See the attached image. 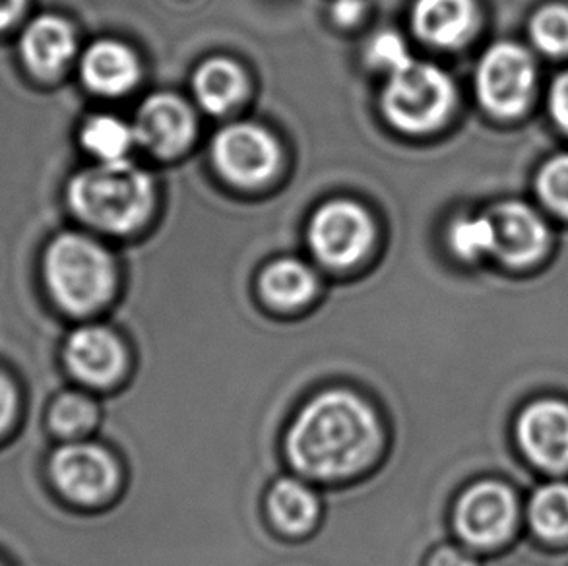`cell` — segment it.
<instances>
[{"label":"cell","mask_w":568,"mask_h":566,"mask_svg":"<svg viewBox=\"0 0 568 566\" xmlns=\"http://www.w3.org/2000/svg\"><path fill=\"white\" fill-rule=\"evenodd\" d=\"M51 474L59 489L82 505L100 503L116 485L115 462L95 444H69L54 452Z\"/></svg>","instance_id":"ba28073f"},{"label":"cell","mask_w":568,"mask_h":566,"mask_svg":"<svg viewBox=\"0 0 568 566\" xmlns=\"http://www.w3.org/2000/svg\"><path fill=\"white\" fill-rule=\"evenodd\" d=\"M77 51V38L69 22L53 14L39 16L26 26L20 53L26 67L38 77H57L69 67Z\"/></svg>","instance_id":"5bb4252c"},{"label":"cell","mask_w":568,"mask_h":566,"mask_svg":"<svg viewBox=\"0 0 568 566\" xmlns=\"http://www.w3.org/2000/svg\"><path fill=\"white\" fill-rule=\"evenodd\" d=\"M453 95V84L443 70L412 61L392 74L384 92V113L402 131H430L450 111Z\"/></svg>","instance_id":"277c9868"},{"label":"cell","mask_w":568,"mask_h":566,"mask_svg":"<svg viewBox=\"0 0 568 566\" xmlns=\"http://www.w3.org/2000/svg\"><path fill=\"white\" fill-rule=\"evenodd\" d=\"M134 139L158 155H173L191 144L194 117L185 101L160 93L146 100L134 121Z\"/></svg>","instance_id":"7c38bea8"},{"label":"cell","mask_w":568,"mask_h":566,"mask_svg":"<svg viewBox=\"0 0 568 566\" xmlns=\"http://www.w3.org/2000/svg\"><path fill=\"white\" fill-rule=\"evenodd\" d=\"M28 0H0V30L14 26L26 10Z\"/></svg>","instance_id":"f546056e"},{"label":"cell","mask_w":568,"mask_h":566,"mask_svg":"<svg viewBox=\"0 0 568 566\" xmlns=\"http://www.w3.org/2000/svg\"><path fill=\"white\" fill-rule=\"evenodd\" d=\"M134 140L131 127L116 117H92L82 129V144L103 163L123 161Z\"/></svg>","instance_id":"ffe728a7"},{"label":"cell","mask_w":568,"mask_h":566,"mask_svg":"<svg viewBox=\"0 0 568 566\" xmlns=\"http://www.w3.org/2000/svg\"><path fill=\"white\" fill-rule=\"evenodd\" d=\"M476 22L471 0H417L414 28L433 46L453 47L468 38Z\"/></svg>","instance_id":"2e32d148"},{"label":"cell","mask_w":568,"mask_h":566,"mask_svg":"<svg viewBox=\"0 0 568 566\" xmlns=\"http://www.w3.org/2000/svg\"><path fill=\"white\" fill-rule=\"evenodd\" d=\"M362 0H336L334 16L342 23H352L362 16Z\"/></svg>","instance_id":"4dcf8cb0"},{"label":"cell","mask_w":568,"mask_h":566,"mask_svg":"<svg viewBox=\"0 0 568 566\" xmlns=\"http://www.w3.org/2000/svg\"><path fill=\"white\" fill-rule=\"evenodd\" d=\"M98 422V407L92 400L80 394H64L51 410V427L64 436L88 433Z\"/></svg>","instance_id":"7402d4cb"},{"label":"cell","mask_w":568,"mask_h":566,"mask_svg":"<svg viewBox=\"0 0 568 566\" xmlns=\"http://www.w3.org/2000/svg\"><path fill=\"white\" fill-rule=\"evenodd\" d=\"M261 290L270 305L295 309L315 295L316 280L303 262L285 259L264 270Z\"/></svg>","instance_id":"d6986e66"},{"label":"cell","mask_w":568,"mask_h":566,"mask_svg":"<svg viewBox=\"0 0 568 566\" xmlns=\"http://www.w3.org/2000/svg\"><path fill=\"white\" fill-rule=\"evenodd\" d=\"M69 202L84 222L123 233L146 220L154 204V186L129 161H111L78 173L69 184Z\"/></svg>","instance_id":"7a4b0ae2"},{"label":"cell","mask_w":568,"mask_h":566,"mask_svg":"<svg viewBox=\"0 0 568 566\" xmlns=\"http://www.w3.org/2000/svg\"><path fill=\"white\" fill-rule=\"evenodd\" d=\"M214 160L233 183L266 181L277 168L280 150L268 132L254 124H231L214 140Z\"/></svg>","instance_id":"9c48e42d"},{"label":"cell","mask_w":568,"mask_h":566,"mask_svg":"<svg viewBox=\"0 0 568 566\" xmlns=\"http://www.w3.org/2000/svg\"><path fill=\"white\" fill-rule=\"evenodd\" d=\"M495 235L493 251L508 264H530L546 251L547 231L539 215L520 202H507L489 215Z\"/></svg>","instance_id":"4fadbf2b"},{"label":"cell","mask_w":568,"mask_h":566,"mask_svg":"<svg viewBox=\"0 0 568 566\" xmlns=\"http://www.w3.org/2000/svg\"><path fill=\"white\" fill-rule=\"evenodd\" d=\"M536 46L551 54L568 53V8L547 7L531 22Z\"/></svg>","instance_id":"cb8c5ba5"},{"label":"cell","mask_w":568,"mask_h":566,"mask_svg":"<svg viewBox=\"0 0 568 566\" xmlns=\"http://www.w3.org/2000/svg\"><path fill=\"white\" fill-rule=\"evenodd\" d=\"M551 113L559 127L568 132V74L555 80L551 88Z\"/></svg>","instance_id":"4316f807"},{"label":"cell","mask_w":568,"mask_h":566,"mask_svg":"<svg viewBox=\"0 0 568 566\" xmlns=\"http://www.w3.org/2000/svg\"><path fill=\"white\" fill-rule=\"evenodd\" d=\"M45 280L59 305L84 314L103 305L113 291V264L92 239L67 233L45 254Z\"/></svg>","instance_id":"3957f363"},{"label":"cell","mask_w":568,"mask_h":566,"mask_svg":"<svg viewBox=\"0 0 568 566\" xmlns=\"http://www.w3.org/2000/svg\"><path fill=\"white\" fill-rule=\"evenodd\" d=\"M308 237L318 261L334 269H346L369 251L373 222L354 202L336 200L316 212Z\"/></svg>","instance_id":"8992f818"},{"label":"cell","mask_w":568,"mask_h":566,"mask_svg":"<svg viewBox=\"0 0 568 566\" xmlns=\"http://www.w3.org/2000/svg\"><path fill=\"white\" fill-rule=\"evenodd\" d=\"M534 62L523 47H491L477 69V93L485 108L499 117L518 115L530 100Z\"/></svg>","instance_id":"5b68a950"},{"label":"cell","mask_w":568,"mask_h":566,"mask_svg":"<svg viewBox=\"0 0 568 566\" xmlns=\"http://www.w3.org/2000/svg\"><path fill=\"white\" fill-rule=\"evenodd\" d=\"M82 77L93 92L116 95L131 90L140 77L136 57L116 41H100L85 51Z\"/></svg>","instance_id":"9a60e30c"},{"label":"cell","mask_w":568,"mask_h":566,"mask_svg":"<svg viewBox=\"0 0 568 566\" xmlns=\"http://www.w3.org/2000/svg\"><path fill=\"white\" fill-rule=\"evenodd\" d=\"M456 529L468 544L489 547L505 542L515 528L516 503L500 483H477L456 506Z\"/></svg>","instance_id":"52a82bcc"},{"label":"cell","mask_w":568,"mask_h":566,"mask_svg":"<svg viewBox=\"0 0 568 566\" xmlns=\"http://www.w3.org/2000/svg\"><path fill=\"white\" fill-rule=\"evenodd\" d=\"M318 498L300 479H280L268 493L270 518L285 534H303L315 524Z\"/></svg>","instance_id":"e0dca14e"},{"label":"cell","mask_w":568,"mask_h":566,"mask_svg":"<svg viewBox=\"0 0 568 566\" xmlns=\"http://www.w3.org/2000/svg\"><path fill=\"white\" fill-rule=\"evenodd\" d=\"M518 438L538 466L554 472L568 467V406L546 400L524 412Z\"/></svg>","instance_id":"8fae6325"},{"label":"cell","mask_w":568,"mask_h":566,"mask_svg":"<svg viewBox=\"0 0 568 566\" xmlns=\"http://www.w3.org/2000/svg\"><path fill=\"white\" fill-rule=\"evenodd\" d=\"M64 360L70 371L90 386H109L121 378L126 352L119 337L101 326L77 330L67 342Z\"/></svg>","instance_id":"30bf717a"},{"label":"cell","mask_w":568,"mask_h":566,"mask_svg":"<svg viewBox=\"0 0 568 566\" xmlns=\"http://www.w3.org/2000/svg\"><path fill=\"white\" fill-rule=\"evenodd\" d=\"M450 243L456 253L474 261L481 254L493 251L495 235L489 218H464L454 223L450 231Z\"/></svg>","instance_id":"603a6c76"},{"label":"cell","mask_w":568,"mask_h":566,"mask_svg":"<svg viewBox=\"0 0 568 566\" xmlns=\"http://www.w3.org/2000/svg\"><path fill=\"white\" fill-rule=\"evenodd\" d=\"M429 566H476V563L469 559L468 555L462 553L460 549L443 547L433 555Z\"/></svg>","instance_id":"83f0119b"},{"label":"cell","mask_w":568,"mask_h":566,"mask_svg":"<svg viewBox=\"0 0 568 566\" xmlns=\"http://www.w3.org/2000/svg\"><path fill=\"white\" fill-rule=\"evenodd\" d=\"M194 92L210 113H225L245 95L246 78L235 62L212 59L196 72Z\"/></svg>","instance_id":"ac0fdd59"},{"label":"cell","mask_w":568,"mask_h":566,"mask_svg":"<svg viewBox=\"0 0 568 566\" xmlns=\"http://www.w3.org/2000/svg\"><path fill=\"white\" fill-rule=\"evenodd\" d=\"M530 516L539 536L554 542L568 539V485L554 483L538 491Z\"/></svg>","instance_id":"44dd1931"},{"label":"cell","mask_w":568,"mask_h":566,"mask_svg":"<svg viewBox=\"0 0 568 566\" xmlns=\"http://www.w3.org/2000/svg\"><path fill=\"white\" fill-rule=\"evenodd\" d=\"M369 57L377 67L390 70L392 74L406 69L407 64L412 62L404 41L396 33H381L378 38L373 39Z\"/></svg>","instance_id":"484cf974"},{"label":"cell","mask_w":568,"mask_h":566,"mask_svg":"<svg viewBox=\"0 0 568 566\" xmlns=\"http://www.w3.org/2000/svg\"><path fill=\"white\" fill-rule=\"evenodd\" d=\"M14 391L4 376H0V431L7 427L14 414Z\"/></svg>","instance_id":"f1b7e54d"},{"label":"cell","mask_w":568,"mask_h":566,"mask_svg":"<svg viewBox=\"0 0 568 566\" xmlns=\"http://www.w3.org/2000/svg\"><path fill=\"white\" fill-rule=\"evenodd\" d=\"M538 189L546 204L568 215V153L546 163L539 173Z\"/></svg>","instance_id":"d4e9b609"},{"label":"cell","mask_w":568,"mask_h":566,"mask_svg":"<svg viewBox=\"0 0 568 566\" xmlns=\"http://www.w3.org/2000/svg\"><path fill=\"white\" fill-rule=\"evenodd\" d=\"M377 417L352 392H324L303 407L285 451L292 466L313 479H342L357 474L377 452Z\"/></svg>","instance_id":"6da1fadb"}]
</instances>
